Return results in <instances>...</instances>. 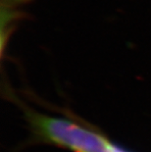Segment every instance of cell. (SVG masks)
<instances>
[{"label":"cell","mask_w":151,"mask_h":152,"mask_svg":"<svg viewBox=\"0 0 151 152\" xmlns=\"http://www.w3.org/2000/svg\"><path fill=\"white\" fill-rule=\"evenodd\" d=\"M34 124L49 140L75 152H109L105 138L68 120L36 116Z\"/></svg>","instance_id":"obj_1"},{"label":"cell","mask_w":151,"mask_h":152,"mask_svg":"<svg viewBox=\"0 0 151 152\" xmlns=\"http://www.w3.org/2000/svg\"><path fill=\"white\" fill-rule=\"evenodd\" d=\"M108 148H109V152H128L127 150H124L123 148H121L120 146H118L116 144L111 143V142H109Z\"/></svg>","instance_id":"obj_2"}]
</instances>
